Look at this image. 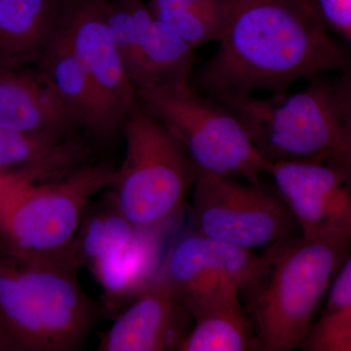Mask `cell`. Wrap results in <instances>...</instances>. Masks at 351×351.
Segmentation results:
<instances>
[{"mask_svg": "<svg viewBox=\"0 0 351 351\" xmlns=\"http://www.w3.org/2000/svg\"><path fill=\"white\" fill-rule=\"evenodd\" d=\"M221 2L218 47L191 76L196 91L219 101L256 92L276 96L300 80L350 68V50L299 0Z\"/></svg>", "mask_w": 351, "mask_h": 351, "instance_id": "cell-1", "label": "cell"}, {"mask_svg": "<svg viewBox=\"0 0 351 351\" xmlns=\"http://www.w3.org/2000/svg\"><path fill=\"white\" fill-rule=\"evenodd\" d=\"M80 265L0 247V351H77L101 309L83 290Z\"/></svg>", "mask_w": 351, "mask_h": 351, "instance_id": "cell-2", "label": "cell"}, {"mask_svg": "<svg viewBox=\"0 0 351 351\" xmlns=\"http://www.w3.org/2000/svg\"><path fill=\"white\" fill-rule=\"evenodd\" d=\"M350 245L351 235L327 233L297 235L267 248L265 269L248 291L261 350L301 348Z\"/></svg>", "mask_w": 351, "mask_h": 351, "instance_id": "cell-3", "label": "cell"}, {"mask_svg": "<svg viewBox=\"0 0 351 351\" xmlns=\"http://www.w3.org/2000/svg\"><path fill=\"white\" fill-rule=\"evenodd\" d=\"M115 169L87 163L48 182L0 173V247L18 255L80 265L75 241L93 196L110 188Z\"/></svg>", "mask_w": 351, "mask_h": 351, "instance_id": "cell-4", "label": "cell"}, {"mask_svg": "<svg viewBox=\"0 0 351 351\" xmlns=\"http://www.w3.org/2000/svg\"><path fill=\"white\" fill-rule=\"evenodd\" d=\"M122 130L125 157L110 186L117 206L140 228L174 221L195 184L196 170L188 152L138 98Z\"/></svg>", "mask_w": 351, "mask_h": 351, "instance_id": "cell-5", "label": "cell"}, {"mask_svg": "<svg viewBox=\"0 0 351 351\" xmlns=\"http://www.w3.org/2000/svg\"><path fill=\"white\" fill-rule=\"evenodd\" d=\"M219 101L239 115L254 145L270 163L331 162L341 152L343 107L337 80L329 75L308 78L306 86L294 93Z\"/></svg>", "mask_w": 351, "mask_h": 351, "instance_id": "cell-6", "label": "cell"}, {"mask_svg": "<svg viewBox=\"0 0 351 351\" xmlns=\"http://www.w3.org/2000/svg\"><path fill=\"white\" fill-rule=\"evenodd\" d=\"M138 100L184 145L196 172L258 182L267 174L263 158L232 108L189 85L143 88Z\"/></svg>", "mask_w": 351, "mask_h": 351, "instance_id": "cell-7", "label": "cell"}, {"mask_svg": "<svg viewBox=\"0 0 351 351\" xmlns=\"http://www.w3.org/2000/svg\"><path fill=\"white\" fill-rule=\"evenodd\" d=\"M191 221L193 230L242 248L265 249L295 237L297 223L279 193L263 186L196 172Z\"/></svg>", "mask_w": 351, "mask_h": 351, "instance_id": "cell-8", "label": "cell"}, {"mask_svg": "<svg viewBox=\"0 0 351 351\" xmlns=\"http://www.w3.org/2000/svg\"><path fill=\"white\" fill-rule=\"evenodd\" d=\"M108 22L136 90L186 86L195 48L157 20L144 0H108Z\"/></svg>", "mask_w": 351, "mask_h": 351, "instance_id": "cell-9", "label": "cell"}, {"mask_svg": "<svg viewBox=\"0 0 351 351\" xmlns=\"http://www.w3.org/2000/svg\"><path fill=\"white\" fill-rule=\"evenodd\" d=\"M267 262V250L257 256L193 230L169 247L157 271L195 319L226 281H235L241 292L251 290Z\"/></svg>", "mask_w": 351, "mask_h": 351, "instance_id": "cell-10", "label": "cell"}, {"mask_svg": "<svg viewBox=\"0 0 351 351\" xmlns=\"http://www.w3.org/2000/svg\"><path fill=\"white\" fill-rule=\"evenodd\" d=\"M108 0H63L57 27L86 71L115 132L137 101L108 22Z\"/></svg>", "mask_w": 351, "mask_h": 351, "instance_id": "cell-11", "label": "cell"}, {"mask_svg": "<svg viewBox=\"0 0 351 351\" xmlns=\"http://www.w3.org/2000/svg\"><path fill=\"white\" fill-rule=\"evenodd\" d=\"M267 175L302 237L351 235V182L338 168L319 160L276 161Z\"/></svg>", "mask_w": 351, "mask_h": 351, "instance_id": "cell-12", "label": "cell"}, {"mask_svg": "<svg viewBox=\"0 0 351 351\" xmlns=\"http://www.w3.org/2000/svg\"><path fill=\"white\" fill-rule=\"evenodd\" d=\"M193 324V314L156 271L149 285L101 335L98 350H179Z\"/></svg>", "mask_w": 351, "mask_h": 351, "instance_id": "cell-13", "label": "cell"}, {"mask_svg": "<svg viewBox=\"0 0 351 351\" xmlns=\"http://www.w3.org/2000/svg\"><path fill=\"white\" fill-rule=\"evenodd\" d=\"M0 128L55 138L87 132L82 120L36 66L2 63Z\"/></svg>", "mask_w": 351, "mask_h": 351, "instance_id": "cell-14", "label": "cell"}, {"mask_svg": "<svg viewBox=\"0 0 351 351\" xmlns=\"http://www.w3.org/2000/svg\"><path fill=\"white\" fill-rule=\"evenodd\" d=\"M93 136L55 138L0 128V173L34 182L63 179L88 163Z\"/></svg>", "mask_w": 351, "mask_h": 351, "instance_id": "cell-15", "label": "cell"}, {"mask_svg": "<svg viewBox=\"0 0 351 351\" xmlns=\"http://www.w3.org/2000/svg\"><path fill=\"white\" fill-rule=\"evenodd\" d=\"M173 221L140 228L130 243L88 265L103 289V309L117 313L149 285L165 256L164 241Z\"/></svg>", "mask_w": 351, "mask_h": 351, "instance_id": "cell-16", "label": "cell"}, {"mask_svg": "<svg viewBox=\"0 0 351 351\" xmlns=\"http://www.w3.org/2000/svg\"><path fill=\"white\" fill-rule=\"evenodd\" d=\"M34 66L82 120L88 133L98 140L115 133L86 71L57 27Z\"/></svg>", "mask_w": 351, "mask_h": 351, "instance_id": "cell-17", "label": "cell"}, {"mask_svg": "<svg viewBox=\"0 0 351 351\" xmlns=\"http://www.w3.org/2000/svg\"><path fill=\"white\" fill-rule=\"evenodd\" d=\"M239 284L226 281L195 318L178 351L261 350L255 326L242 306Z\"/></svg>", "mask_w": 351, "mask_h": 351, "instance_id": "cell-18", "label": "cell"}, {"mask_svg": "<svg viewBox=\"0 0 351 351\" xmlns=\"http://www.w3.org/2000/svg\"><path fill=\"white\" fill-rule=\"evenodd\" d=\"M63 0H0V63L36 64L56 29Z\"/></svg>", "mask_w": 351, "mask_h": 351, "instance_id": "cell-19", "label": "cell"}, {"mask_svg": "<svg viewBox=\"0 0 351 351\" xmlns=\"http://www.w3.org/2000/svg\"><path fill=\"white\" fill-rule=\"evenodd\" d=\"M101 202H90L75 241L76 258L89 265L130 243L140 226L134 225L117 206L112 193Z\"/></svg>", "mask_w": 351, "mask_h": 351, "instance_id": "cell-20", "label": "cell"}, {"mask_svg": "<svg viewBox=\"0 0 351 351\" xmlns=\"http://www.w3.org/2000/svg\"><path fill=\"white\" fill-rule=\"evenodd\" d=\"M302 348L351 351V245L348 257L329 289L326 306L309 330Z\"/></svg>", "mask_w": 351, "mask_h": 351, "instance_id": "cell-21", "label": "cell"}, {"mask_svg": "<svg viewBox=\"0 0 351 351\" xmlns=\"http://www.w3.org/2000/svg\"><path fill=\"white\" fill-rule=\"evenodd\" d=\"M147 5L157 20L195 49L211 41H218L221 36V0H149Z\"/></svg>", "mask_w": 351, "mask_h": 351, "instance_id": "cell-22", "label": "cell"}, {"mask_svg": "<svg viewBox=\"0 0 351 351\" xmlns=\"http://www.w3.org/2000/svg\"><path fill=\"white\" fill-rule=\"evenodd\" d=\"M336 80L343 107L341 147L339 156L328 163L341 170L351 182V66L339 73Z\"/></svg>", "mask_w": 351, "mask_h": 351, "instance_id": "cell-23", "label": "cell"}, {"mask_svg": "<svg viewBox=\"0 0 351 351\" xmlns=\"http://www.w3.org/2000/svg\"><path fill=\"white\" fill-rule=\"evenodd\" d=\"M315 3L328 29L351 45V0H315Z\"/></svg>", "mask_w": 351, "mask_h": 351, "instance_id": "cell-24", "label": "cell"}, {"mask_svg": "<svg viewBox=\"0 0 351 351\" xmlns=\"http://www.w3.org/2000/svg\"><path fill=\"white\" fill-rule=\"evenodd\" d=\"M299 1L302 2L307 8L311 9V10L318 13L317 8H316L315 0H299Z\"/></svg>", "mask_w": 351, "mask_h": 351, "instance_id": "cell-25", "label": "cell"}]
</instances>
